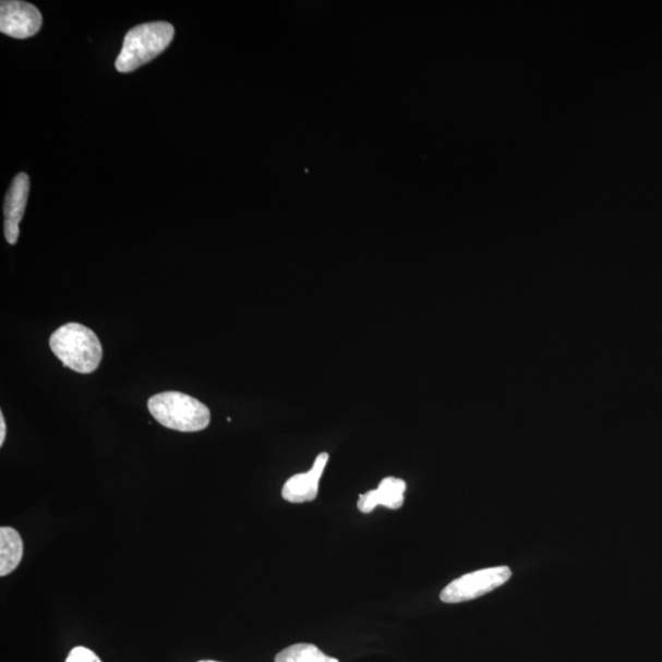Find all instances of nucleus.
I'll return each instance as SVG.
<instances>
[{"label":"nucleus","mask_w":662,"mask_h":662,"mask_svg":"<svg viewBox=\"0 0 662 662\" xmlns=\"http://www.w3.org/2000/svg\"><path fill=\"white\" fill-rule=\"evenodd\" d=\"M43 26L39 10L19 0H3L0 3V32L10 37L27 38L35 36Z\"/></svg>","instance_id":"obj_5"},{"label":"nucleus","mask_w":662,"mask_h":662,"mask_svg":"<svg viewBox=\"0 0 662 662\" xmlns=\"http://www.w3.org/2000/svg\"><path fill=\"white\" fill-rule=\"evenodd\" d=\"M511 577L508 567H496L469 573L454 581L441 592V600L446 604H459L489 594L506 585Z\"/></svg>","instance_id":"obj_4"},{"label":"nucleus","mask_w":662,"mask_h":662,"mask_svg":"<svg viewBox=\"0 0 662 662\" xmlns=\"http://www.w3.org/2000/svg\"><path fill=\"white\" fill-rule=\"evenodd\" d=\"M329 460L328 453H322L315 459L309 472L298 473L286 481L282 497L290 503L312 502L318 496L320 482Z\"/></svg>","instance_id":"obj_6"},{"label":"nucleus","mask_w":662,"mask_h":662,"mask_svg":"<svg viewBox=\"0 0 662 662\" xmlns=\"http://www.w3.org/2000/svg\"><path fill=\"white\" fill-rule=\"evenodd\" d=\"M49 346L65 368L77 373L95 372L103 360L104 350L97 335L79 323H68L57 329Z\"/></svg>","instance_id":"obj_1"},{"label":"nucleus","mask_w":662,"mask_h":662,"mask_svg":"<svg viewBox=\"0 0 662 662\" xmlns=\"http://www.w3.org/2000/svg\"><path fill=\"white\" fill-rule=\"evenodd\" d=\"M275 662H340L338 659L325 655L313 645H294L286 648L275 658Z\"/></svg>","instance_id":"obj_10"},{"label":"nucleus","mask_w":662,"mask_h":662,"mask_svg":"<svg viewBox=\"0 0 662 662\" xmlns=\"http://www.w3.org/2000/svg\"><path fill=\"white\" fill-rule=\"evenodd\" d=\"M65 662H103L93 650L85 647H76L69 653Z\"/></svg>","instance_id":"obj_11"},{"label":"nucleus","mask_w":662,"mask_h":662,"mask_svg":"<svg viewBox=\"0 0 662 662\" xmlns=\"http://www.w3.org/2000/svg\"><path fill=\"white\" fill-rule=\"evenodd\" d=\"M7 436V424L3 413H0V446H3Z\"/></svg>","instance_id":"obj_12"},{"label":"nucleus","mask_w":662,"mask_h":662,"mask_svg":"<svg viewBox=\"0 0 662 662\" xmlns=\"http://www.w3.org/2000/svg\"><path fill=\"white\" fill-rule=\"evenodd\" d=\"M174 27L168 23L137 25L125 35L116 69L120 73H131L149 63L171 45Z\"/></svg>","instance_id":"obj_3"},{"label":"nucleus","mask_w":662,"mask_h":662,"mask_svg":"<svg viewBox=\"0 0 662 662\" xmlns=\"http://www.w3.org/2000/svg\"><path fill=\"white\" fill-rule=\"evenodd\" d=\"M200 662H217V661L206 660V661H200Z\"/></svg>","instance_id":"obj_13"},{"label":"nucleus","mask_w":662,"mask_h":662,"mask_svg":"<svg viewBox=\"0 0 662 662\" xmlns=\"http://www.w3.org/2000/svg\"><path fill=\"white\" fill-rule=\"evenodd\" d=\"M29 192V178L20 173L14 178L5 195L4 202V234L9 244H15L19 239V224L23 220Z\"/></svg>","instance_id":"obj_7"},{"label":"nucleus","mask_w":662,"mask_h":662,"mask_svg":"<svg viewBox=\"0 0 662 662\" xmlns=\"http://www.w3.org/2000/svg\"><path fill=\"white\" fill-rule=\"evenodd\" d=\"M24 555V543L20 533L12 528L0 529V577L14 571Z\"/></svg>","instance_id":"obj_9"},{"label":"nucleus","mask_w":662,"mask_h":662,"mask_svg":"<svg viewBox=\"0 0 662 662\" xmlns=\"http://www.w3.org/2000/svg\"><path fill=\"white\" fill-rule=\"evenodd\" d=\"M147 408L163 426L180 432L203 431L212 420L210 410L205 404L180 392L154 395Z\"/></svg>","instance_id":"obj_2"},{"label":"nucleus","mask_w":662,"mask_h":662,"mask_svg":"<svg viewBox=\"0 0 662 662\" xmlns=\"http://www.w3.org/2000/svg\"><path fill=\"white\" fill-rule=\"evenodd\" d=\"M407 482L397 478H385L378 489L363 493L359 497L358 507L362 513H371L375 507L399 509L404 504Z\"/></svg>","instance_id":"obj_8"}]
</instances>
